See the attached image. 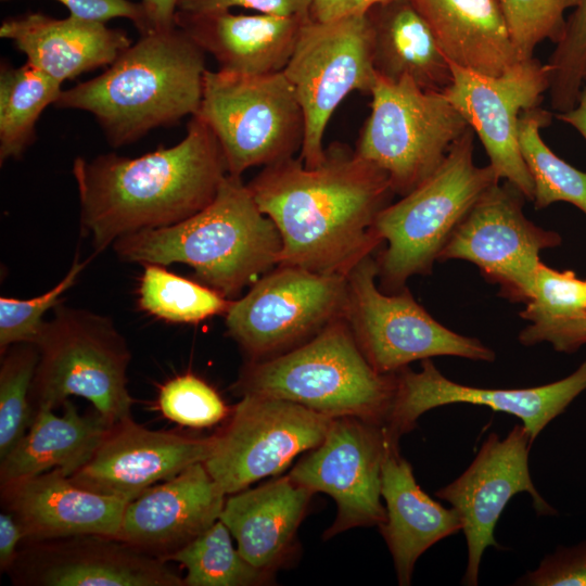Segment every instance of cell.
<instances>
[{
	"label": "cell",
	"mask_w": 586,
	"mask_h": 586,
	"mask_svg": "<svg viewBox=\"0 0 586 586\" xmlns=\"http://www.w3.org/2000/svg\"><path fill=\"white\" fill-rule=\"evenodd\" d=\"M547 65L552 109L558 113L573 109L586 79V0H577Z\"/></svg>",
	"instance_id": "e575fe53"
},
{
	"label": "cell",
	"mask_w": 586,
	"mask_h": 586,
	"mask_svg": "<svg viewBox=\"0 0 586 586\" xmlns=\"http://www.w3.org/2000/svg\"><path fill=\"white\" fill-rule=\"evenodd\" d=\"M112 247L124 262L187 264L201 282L233 300L279 265L282 242L247 184L228 174L215 199L196 214L124 235Z\"/></svg>",
	"instance_id": "277c9868"
},
{
	"label": "cell",
	"mask_w": 586,
	"mask_h": 586,
	"mask_svg": "<svg viewBox=\"0 0 586 586\" xmlns=\"http://www.w3.org/2000/svg\"><path fill=\"white\" fill-rule=\"evenodd\" d=\"M205 52L177 26L143 34L99 76L62 90L56 109L94 116L114 148L194 116Z\"/></svg>",
	"instance_id": "3957f363"
},
{
	"label": "cell",
	"mask_w": 586,
	"mask_h": 586,
	"mask_svg": "<svg viewBox=\"0 0 586 586\" xmlns=\"http://www.w3.org/2000/svg\"><path fill=\"white\" fill-rule=\"evenodd\" d=\"M524 199L508 181L492 186L456 228L438 262H471L485 280L499 286L502 297L528 303L534 296L540 252L559 246L562 238L525 217Z\"/></svg>",
	"instance_id": "5bb4252c"
},
{
	"label": "cell",
	"mask_w": 586,
	"mask_h": 586,
	"mask_svg": "<svg viewBox=\"0 0 586 586\" xmlns=\"http://www.w3.org/2000/svg\"><path fill=\"white\" fill-rule=\"evenodd\" d=\"M80 228L94 255L127 234L178 224L206 207L228 175L222 150L196 115L170 148L139 157L115 153L73 163Z\"/></svg>",
	"instance_id": "7a4b0ae2"
},
{
	"label": "cell",
	"mask_w": 586,
	"mask_h": 586,
	"mask_svg": "<svg viewBox=\"0 0 586 586\" xmlns=\"http://www.w3.org/2000/svg\"><path fill=\"white\" fill-rule=\"evenodd\" d=\"M62 406V416L49 408L35 412L25 435L0 459V485L52 469L71 476L88 462L112 424L97 410L79 413L69 399Z\"/></svg>",
	"instance_id": "83f0119b"
},
{
	"label": "cell",
	"mask_w": 586,
	"mask_h": 586,
	"mask_svg": "<svg viewBox=\"0 0 586 586\" xmlns=\"http://www.w3.org/2000/svg\"><path fill=\"white\" fill-rule=\"evenodd\" d=\"M551 117L550 112L536 106L523 111L519 119V145L533 179L535 208L566 202L586 215V171L559 157L540 136Z\"/></svg>",
	"instance_id": "4dcf8cb0"
},
{
	"label": "cell",
	"mask_w": 586,
	"mask_h": 586,
	"mask_svg": "<svg viewBox=\"0 0 586 586\" xmlns=\"http://www.w3.org/2000/svg\"><path fill=\"white\" fill-rule=\"evenodd\" d=\"M243 8L278 16H310L311 0H179L177 11L205 13Z\"/></svg>",
	"instance_id": "b9f144b4"
},
{
	"label": "cell",
	"mask_w": 586,
	"mask_h": 586,
	"mask_svg": "<svg viewBox=\"0 0 586 586\" xmlns=\"http://www.w3.org/2000/svg\"><path fill=\"white\" fill-rule=\"evenodd\" d=\"M225 497L203 462L191 464L129 501L116 538L165 560L219 520Z\"/></svg>",
	"instance_id": "44dd1931"
},
{
	"label": "cell",
	"mask_w": 586,
	"mask_h": 586,
	"mask_svg": "<svg viewBox=\"0 0 586 586\" xmlns=\"http://www.w3.org/2000/svg\"><path fill=\"white\" fill-rule=\"evenodd\" d=\"M214 440V435L149 430L129 417L111 425L88 462L69 477L84 488L129 502L156 483L204 462Z\"/></svg>",
	"instance_id": "ffe728a7"
},
{
	"label": "cell",
	"mask_w": 586,
	"mask_h": 586,
	"mask_svg": "<svg viewBox=\"0 0 586 586\" xmlns=\"http://www.w3.org/2000/svg\"><path fill=\"white\" fill-rule=\"evenodd\" d=\"M179 0H141L145 11L150 31L175 27V15Z\"/></svg>",
	"instance_id": "bcb514c9"
},
{
	"label": "cell",
	"mask_w": 586,
	"mask_h": 586,
	"mask_svg": "<svg viewBox=\"0 0 586 586\" xmlns=\"http://www.w3.org/2000/svg\"><path fill=\"white\" fill-rule=\"evenodd\" d=\"M585 391L586 360L568 377L548 384L483 388L447 379L428 358L421 360L419 372L408 367L396 372V391L385 428L391 441L398 445L399 438L416 428L424 412L449 404H471L519 418L534 443L540 432Z\"/></svg>",
	"instance_id": "ac0fdd59"
},
{
	"label": "cell",
	"mask_w": 586,
	"mask_h": 586,
	"mask_svg": "<svg viewBox=\"0 0 586 586\" xmlns=\"http://www.w3.org/2000/svg\"><path fill=\"white\" fill-rule=\"evenodd\" d=\"M473 139L469 127L430 177L379 213L373 229L387 243L377 259L382 291L399 292L410 277L430 275L471 207L499 182L489 164H474Z\"/></svg>",
	"instance_id": "8992f818"
},
{
	"label": "cell",
	"mask_w": 586,
	"mask_h": 586,
	"mask_svg": "<svg viewBox=\"0 0 586 586\" xmlns=\"http://www.w3.org/2000/svg\"><path fill=\"white\" fill-rule=\"evenodd\" d=\"M36 344L23 342L1 354L0 459L25 435L34 419L30 386L38 364Z\"/></svg>",
	"instance_id": "836d02e7"
},
{
	"label": "cell",
	"mask_w": 586,
	"mask_h": 586,
	"mask_svg": "<svg viewBox=\"0 0 586 586\" xmlns=\"http://www.w3.org/2000/svg\"><path fill=\"white\" fill-rule=\"evenodd\" d=\"M231 390L240 397L280 398L330 418L357 417L385 425L396 373L373 369L343 317L291 351L249 361Z\"/></svg>",
	"instance_id": "5b68a950"
},
{
	"label": "cell",
	"mask_w": 586,
	"mask_h": 586,
	"mask_svg": "<svg viewBox=\"0 0 586 586\" xmlns=\"http://www.w3.org/2000/svg\"><path fill=\"white\" fill-rule=\"evenodd\" d=\"M9 1V0H2ZM63 4L71 16L105 23L124 17L133 23L141 35L150 33V25L141 2L130 0H55Z\"/></svg>",
	"instance_id": "7bdbcfd3"
},
{
	"label": "cell",
	"mask_w": 586,
	"mask_h": 586,
	"mask_svg": "<svg viewBox=\"0 0 586 586\" xmlns=\"http://www.w3.org/2000/svg\"><path fill=\"white\" fill-rule=\"evenodd\" d=\"M519 586H586V539L572 546H558L538 566L524 573Z\"/></svg>",
	"instance_id": "ab89813d"
},
{
	"label": "cell",
	"mask_w": 586,
	"mask_h": 586,
	"mask_svg": "<svg viewBox=\"0 0 586 586\" xmlns=\"http://www.w3.org/2000/svg\"><path fill=\"white\" fill-rule=\"evenodd\" d=\"M367 14L379 77L393 82L407 77L424 90L440 92L451 84L450 63L410 0L377 5Z\"/></svg>",
	"instance_id": "f1b7e54d"
},
{
	"label": "cell",
	"mask_w": 586,
	"mask_h": 586,
	"mask_svg": "<svg viewBox=\"0 0 586 586\" xmlns=\"http://www.w3.org/2000/svg\"><path fill=\"white\" fill-rule=\"evenodd\" d=\"M394 0H311L310 16L317 21H331L367 14L372 8Z\"/></svg>",
	"instance_id": "ee69618b"
},
{
	"label": "cell",
	"mask_w": 586,
	"mask_h": 586,
	"mask_svg": "<svg viewBox=\"0 0 586 586\" xmlns=\"http://www.w3.org/2000/svg\"><path fill=\"white\" fill-rule=\"evenodd\" d=\"M313 495L289 475L272 479L229 495L219 520L251 564L275 572L292 553Z\"/></svg>",
	"instance_id": "d4e9b609"
},
{
	"label": "cell",
	"mask_w": 586,
	"mask_h": 586,
	"mask_svg": "<svg viewBox=\"0 0 586 586\" xmlns=\"http://www.w3.org/2000/svg\"><path fill=\"white\" fill-rule=\"evenodd\" d=\"M518 339L524 346L547 342L556 352L573 354L586 345V314L566 320L531 322Z\"/></svg>",
	"instance_id": "60d3db41"
},
{
	"label": "cell",
	"mask_w": 586,
	"mask_h": 586,
	"mask_svg": "<svg viewBox=\"0 0 586 586\" xmlns=\"http://www.w3.org/2000/svg\"><path fill=\"white\" fill-rule=\"evenodd\" d=\"M195 115L216 137L232 176L293 157L303 145V111L283 72L242 75L206 69Z\"/></svg>",
	"instance_id": "ba28073f"
},
{
	"label": "cell",
	"mask_w": 586,
	"mask_h": 586,
	"mask_svg": "<svg viewBox=\"0 0 586 586\" xmlns=\"http://www.w3.org/2000/svg\"><path fill=\"white\" fill-rule=\"evenodd\" d=\"M0 37L11 40L26 62L61 84L110 66L132 44L127 31L105 23L71 15L53 18L40 12L5 18Z\"/></svg>",
	"instance_id": "cb8c5ba5"
},
{
	"label": "cell",
	"mask_w": 586,
	"mask_h": 586,
	"mask_svg": "<svg viewBox=\"0 0 586 586\" xmlns=\"http://www.w3.org/2000/svg\"><path fill=\"white\" fill-rule=\"evenodd\" d=\"M34 344L39 353L29 394L34 416L80 396L111 424L131 417V353L111 318L60 303Z\"/></svg>",
	"instance_id": "52a82bcc"
},
{
	"label": "cell",
	"mask_w": 586,
	"mask_h": 586,
	"mask_svg": "<svg viewBox=\"0 0 586 586\" xmlns=\"http://www.w3.org/2000/svg\"><path fill=\"white\" fill-rule=\"evenodd\" d=\"M394 444L384 424L357 417L333 418L323 441L310 449L289 476L310 489L330 495L337 507L323 538L359 526L380 525L382 467Z\"/></svg>",
	"instance_id": "9a60e30c"
},
{
	"label": "cell",
	"mask_w": 586,
	"mask_h": 586,
	"mask_svg": "<svg viewBox=\"0 0 586 586\" xmlns=\"http://www.w3.org/2000/svg\"><path fill=\"white\" fill-rule=\"evenodd\" d=\"M556 117L576 129L586 141V79L575 106L566 112L557 113Z\"/></svg>",
	"instance_id": "7dc6e473"
},
{
	"label": "cell",
	"mask_w": 586,
	"mask_h": 586,
	"mask_svg": "<svg viewBox=\"0 0 586 586\" xmlns=\"http://www.w3.org/2000/svg\"><path fill=\"white\" fill-rule=\"evenodd\" d=\"M332 419L285 399L243 395L203 463L226 495L238 493L317 447Z\"/></svg>",
	"instance_id": "4fadbf2b"
},
{
	"label": "cell",
	"mask_w": 586,
	"mask_h": 586,
	"mask_svg": "<svg viewBox=\"0 0 586 586\" xmlns=\"http://www.w3.org/2000/svg\"><path fill=\"white\" fill-rule=\"evenodd\" d=\"M532 444L523 424H515L505 438L489 433L466 471L435 493L451 505L462 522L468 557L461 583L466 586L479 584L484 551L488 547L501 548L494 532L513 496L527 493L538 515L558 513L532 481L528 468Z\"/></svg>",
	"instance_id": "e0dca14e"
},
{
	"label": "cell",
	"mask_w": 586,
	"mask_h": 586,
	"mask_svg": "<svg viewBox=\"0 0 586 586\" xmlns=\"http://www.w3.org/2000/svg\"><path fill=\"white\" fill-rule=\"evenodd\" d=\"M225 523L207 531L166 557L187 571L184 586H257L272 581L273 572L251 564L232 544Z\"/></svg>",
	"instance_id": "1f68e13d"
},
{
	"label": "cell",
	"mask_w": 586,
	"mask_h": 586,
	"mask_svg": "<svg viewBox=\"0 0 586 586\" xmlns=\"http://www.w3.org/2000/svg\"><path fill=\"white\" fill-rule=\"evenodd\" d=\"M381 495L386 518L379 525L380 533L392 555L398 584L408 586L420 556L462 531V522L453 507H443L421 489L398 447L391 448L383 462Z\"/></svg>",
	"instance_id": "484cf974"
},
{
	"label": "cell",
	"mask_w": 586,
	"mask_h": 586,
	"mask_svg": "<svg viewBox=\"0 0 586 586\" xmlns=\"http://www.w3.org/2000/svg\"><path fill=\"white\" fill-rule=\"evenodd\" d=\"M447 60L464 69L499 76L519 56L498 0H410Z\"/></svg>",
	"instance_id": "4316f807"
},
{
	"label": "cell",
	"mask_w": 586,
	"mask_h": 586,
	"mask_svg": "<svg viewBox=\"0 0 586 586\" xmlns=\"http://www.w3.org/2000/svg\"><path fill=\"white\" fill-rule=\"evenodd\" d=\"M8 573L28 586H184L164 559L104 535L25 542Z\"/></svg>",
	"instance_id": "d6986e66"
},
{
	"label": "cell",
	"mask_w": 586,
	"mask_h": 586,
	"mask_svg": "<svg viewBox=\"0 0 586 586\" xmlns=\"http://www.w3.org/2000/svg\"><path fill=\"white\" fill-rule=\"evenodd\" d=\"M450 68L451 84L442 92L480 138L498 178L533 201V179L519 145V119L549 91L548 65L531 58L499 76L481 75L453 63Z\"/></svg>",
	"instance_id": "2e32d148"
},
{
	"label": "cell",
	"mask_w": 586,
	"mask_h": 586,
	"mask_svg": "<svg viewBox=\"0 0 586 586\" xmlns=\"http://www.w3.org/2000/svg\"><path fill=\"white\" fill-rule=\"evenodd\" d=\"M520 61L533 58L539 42H558L564 31V14L577 0H498Z\"/></svg>",
	"instance_id": "d590c367"
},
{
	"label": "cell",
	"mask_w": 586,
	"mask_h": 586,
	"mask_svg": "<svg viewBox=\"0 0 586 586\" xmlns=\"http://www.w3.org/2000/svg\"><path fill=\"white\" fill-rule=\"evenodd\" d=\"M24 540L23 531L12 513L4 510L0 513V569L9 572L17 552L18 544Z\"/></svg>",
	"instance_id": "f6af8a7d"
},
{
	"label": "cell",
	"mask_w": 586,
	"mask_h": 586,
	"mask_svg": "<svg viewBox=\"0 0 586 586\" xmlns=\"http://www.w3.org/2000/svg\"><path fill=\"white\" fill-rule=\"evenodd\" d=\"M158 408L167 419L190 428L212 426L228 413L218 393L191 373L178 375L162 386Z\"/></svg>",
	"instance_id": "f35d334b"
},
{
	"label": "cell",
	"mask_w": 586,
	"mask_h": 586,
	"mask_svg": "<svg viewBox=\"0 0 586 586\" xmlns=\"http://www.w3.org/2000/svg\"><path fill=\"white\" fill-rule=\"evenodd\" d=\"M370 94L355 152L386 173L395 194L406 195L440 167L470 126L443 92L407 77L393 82L378 76Z\"/></svg>",
	"instance_id": "9c48e42d"
},
{
	"label": "cell",
	"mask_w": 586,
	"mask_h": 586,
	"mask_svg": "<svg viewBox=\"0 0 586 586\" xmlns=\"http://www.w3.org/2000/svg\"><path fill=\"white\" fill-rule=\"evenodd\" d=\"M282 72L304 115L300 158L316 167L324 156L323 136L333 112L353 91L370 94L378 79L368 14L306 20Z\"/></svg>",
	"instance_id": "8fae6325"
},
{
	"label": "cell",
	"mask_w": 586,
	"mask_h": 586,
	"mask_svg": "<svg viewBox=\"0 0 586 586\" xmlns=\"http://www.w3.org/2000/svg\"><path fill=\"white\" fill-rule=\"evenodd\" d=\"M1 502L18 522L24 542L116 537L128 504L79 486L61 469L1 485Z\"/></svg>",
	"instance_id": "7402d4cb"
},
{
	"label": "cell",
	"mask_w": 586,
	"mask_h": 586,
	"mask_svg": "<svg viewBox=\"0 0 586 586\" xmlns=\"http://www.w3.org/2000/svg\"><path fill=\"white\" fill-rule=\"evenodd\" d=\"M378 264L365 257L347 275L346 320L375 371L396 373L415 360L455 356L492 362L493 349L436 321L407 288L386 293L377 284Z\"/></svg>",
	"instance_id": "30bf717a"
},
{
	"label": "cell",
	"mask_w": 586,
	"mask_h": 586,
	"mask_svg": "<svg viewBox=\"0 0 586 586\" xmlns=\"http://www.w3.org/2000/svg\"><path fill=\"white\" fill-rule=\"evenodd\" d=\"M586 314V280L572 270H557L540 263L533 298L519 314L533 323L566 320Z\"/></svg>",
	"instance_id": "74e56055"
},
{
	"label": "cell",
	"mask_w": 586,
	"mask_h": 586,
	"mask_svg": "<svg viewBox=\"0 0 586 586\" xmlns=\"http://www.w3.org/2000/svg\"><path fill=\"white\" fill-rule=\"evenodd\" d=\"M143 267L139 306L162 320L198 323L226 315L233 301L207 285L168 271L165 266L144 264Z\"/></svg>",
	"instance_id": "d6a6232c"
},
{
	"label": "cell",
	"mask_w": 586,
	"mask_h": 586,
	"mask_svg": "<svg viewBox=\"0 0 586 586\" xmlns=\"http://www.w3.org/2000/svg\"><path fill=\"white\" fill-rule=\"evenodd\" d=\"M347 277L278 265L233 300L227 333L249 361L271 358L316 336L346 317Z\"/></svg>",
	"instance_id": "7c38bea8"
},
{
	"label": "cell",
	"mask_w": 586,
	"mask_h": 586,
	"mask_svg": "<svg viewBox=\"0 0 586 586\" xmlns=\"http://www.w3.org/2000/svg\"><path fill=\"white\" fill-rule=\"evenodd\" d=\"M247 187L280 233L279 265L343 277L383 242L373 225L395 194L385 171L337 142L316 167L293 156Z\"/></svg>",
	"instance_id": "6da1fadb"
},
{
	"label": "cell",
	"mask_w": 586,
	"mask_h": 586,
	"mask_svg": "<svg viewBox=\"0 0 586 586\" xmlns=\"http://www.w3.org/2000/svg\"><path fill=\"white\" fill-rule=\"evenodd\" d=\"M91 258L80 262L75 255L67 273L47 292L27 300L0 297V354L16 343H35L43 315L61 303L60 297L77 281Z\"/></svg>",
	"instance_id": "8d00e7d4"
},
{
	"label": "cell",
	"mask_w": 586,
	"mask_h": 586,
	"mask_svg": "<svg viewBox=\"0 0 586 586\" xmlns=\"http://www.w3.org/2000/svg\"><path fill=\"white\" fill-rule=\"evenodd\" d=\"M308 18L262 13L234 14L231 11H177L175 25L217 61L218 69L242 75H266L284 69L301 27Z\"/></svg>",
	"instance_id": "603a6c76"
},
{
	"label": "cell",
	"mask_w": 586,
	"mask_h": 586,
	"mask_svg": "<svg viewBox=\"0 0 586 586\" xmlns=\"http://www.w3.org/2000/svg\"><path fill=\"white\" fill-rule=\"evenodd\" d=\"M62 84L30 63L0 66V163L18 160L36 139L42 112L59 99Z\"/></svg>",
	"instance_id": "f546056e"
}]
</instances>
